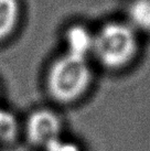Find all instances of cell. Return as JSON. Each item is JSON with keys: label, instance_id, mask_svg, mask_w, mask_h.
Segmentation results:
<instances>
[{"label": "cell", "instance_id": "cell-4", "mask_svg": "<svg viewBox=\"0 0 150 151\" xmlns=\"http://www.w3.org/2000/svg\"><path fill=\"white\" fill-rule=\"evenodd\" d=\"M95 34L83 25H73L66 31L65 43L66 54L75 58L88 60V56L94 51Z\"/></svg>", "mask_w": 150, "mask_h": 151}, {"label": "cell", "instance_id": "cell-8", "mask_svg": "<svg viewBox=\"0 0 150 151\" xmlns=\"http://www.w3.org/2000/svg\"><path fill=\"white\" fill-rule=\"evenodd\" d=\"M44 151H81L79 146L73 141L58 138L43 148Z\"/></svg>", "mask_w": 150, "mask_h": 151}, {"label": "cell", "instance_id": "cell-5", "mask_svg": "<svg viewBox=\"0 0 150 151\" xmlns=\"http://www.w3.org/2000/svg\"><path fill=\"white\" fill-rule=\"evenodd\" d=\"M19 16L20 6L18 0H0V41L14 30Z\"/></svg>", "mask_w": 150, "mask_h": 151}, {"label": "cell", "instance_id": "cell-3", "mask_svg": "<svg viewBox=\"0 0 150 151\" xmlns=\"http://www.w3.org/2000/svg\"><path fill=\"white\" fill-rule=\"evenodd\" d=\"M62 124L56 114L42 109L34 111L27 122V136L30 142L44 148L61 138Z\"/></svg>", "mask_w": 150, "mask_h": 151}, {"label": "cell", "instance_id": "cell-7", "mask_svg": "<svg viewBox=\"0 0 150 151\" xmlns=\"http://www.w3.org/2000/svg\"><path fill=\"white\" fill-rule=\"evenodd\" d=\"M18 120L12 113L0 107V142L8 143L17 137Z\"/></svg>", "mask_w": 150, "mask_h": 151}, {"label": "cell", "instance_id": "cell-2", "mask_svg": "<svg viewBox=\"0 0 150 151\" xmlns=\"http://www.w3.org/2000/svg\"><path fill=\"white\" fill-rule=\"evenodd\" d=\"M136 30L129 23L109 22L95 34L93 54L108 68H120L137 53Z\"/></svg>", "mask_w": 150, "mask_h": 151}, {"label": "cell", "instance_id": "cell-6", "mask_svg": "<svg viewBox=\"0 0 150 151\" xmlns=\"http://www.w3.org/2000/svg\"><path fill=\"white\" fill-rule=\"evenodd\" d=\"M129 24L136 30L150 32V0H133L128 9Z\"/></svg>", "mask_w": 150, "mask_h": 151}, {"label": "cell", "instance_id": "cell-1", "mask_svg": "<svg viewBox=\"0 0 150 151\" xmlns=\"http://www.w3.org/2000/svg\"><path fill=\"white\" fill-rule=\"evenodd\" d=\"M92 82L88 60L65 54L51 65L46 85L50 95L61 103L77 101L87 92Z\"/></svg>", "mask_w": 150, "mask_h": 151}]
</instances>
